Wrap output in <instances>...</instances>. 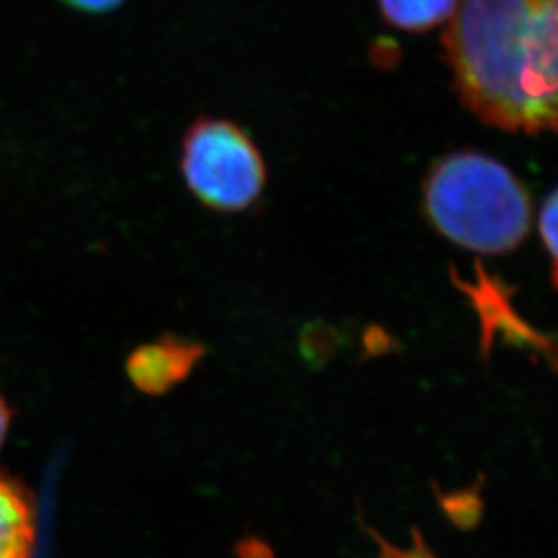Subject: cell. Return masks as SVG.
<instances>
[{"label": "cell", "mask_w": 558, "mask_h": 558, "mask_svg": "<svg viewBox=\"0 0 558 558\" xmlns=\"http://www.w3.org/2000/svg\"><path fill=\"white\" fill-rule=\"evenodd\" d=\"M385 21L405 32H427L452 16L459 0H378Z\"/></svg>", "instance_id": "cell-6"}, {"label": "cell", "mask_w": 558, "mask_h": 558, "mask_svg": "<svg viewBox=\"0 0 558 558\" xmlns=\"http://www.w3.org/2000/svg\"><path fill=\"white\" fill-rule=\"evenodd\" d=\"M35 508L24 486L0 474V558H33Z\"/></svg>", "instance_id": "cell-5"}, {"label": "cell", "mask_w": 558, "mask_h": 558, "mask_svg": "<svg viewBox=\"0 0 558 558\" xmlns=\"http://www.w3.org/2000/svg\"><path fill=\"white\" fill-rule=\"evenodd\" d=\"M10 409L5 405V401L0 398V445L4 441L5 434H8V427H10Z\"/></svg>", "instance_id": "cell-9"}, {"label": "cell", "mask_w": 558, "mask_h": 558, "mask_svg": "<svg viewBox=\"0 0 558 558\" xmlns=\"http://www.w3.org/2000/svg\"><path fill=\"white\" fill-rule=\"evenodd\" d=\"M557 192H551L548 199L543 205L541 216H538V232H541V239H543L544 246L548 250L549 258L554 263V269L557 268Z\"/></svg>", "instance_id": "cell-7"}, {"label": "cell", "mask_w": 558, "mask_h": 558, "mask_svg": "<svg viewBox=\"0 0 558 558\" xmlns=\"http://www.w3.org/2000/svg\"><path fill=\"white\" fill-rule=\"evenodd\" d=\"M558 0H459L442 48L464 106L502 131H555Z\"/></svg>", "instance_id": "cell-1"}, {"label": "cell", "mask_w": 558, "mask_h": 558, "mask_svg": "<svg viewBox=\"0 0 558 558\" xmlns=\"http://www.w3.org/2000/svg\"><path fill=\"white\" fill-rule=\"evenodd\" d=\"M423 197L437 232L472 252H513L532 227L526 189L505 165L485 154L456 153L437 161Z\"/></svg>", "instance_id": "cell-2"}, {"label": "cell", "mask_w": 558, "mask_h": 558, "mask_svg": "<svg viewBox=\"0 0 558 558\" xmlns=\"http://www.w3.org/2000/svg\"><path fill=\"white\" fill-rule=\"evenodd\" d=\"M63 4L71 5L74 10L89 11V13H104L111 11L125 0H62Z\"/></svg>", "instance_id": "cell-8"}, {"label": "cell", "mask_w": 558, "mask_h": 558, "mask_svg": "<svg viewBox=\"0 0 558 558\" xmlns=\"http://www.w3.org/2000/svg\"><path fill=\"white\" fill-rule=\"evenodd\" d=\"M183 175L195 197L217 211H241L258 199L266 167L243 129L227 120H199L183 142Z\"/></svg>", "instance_id": "cell-3"}, {"label": "cell", "mask_w": 558, "mask_h": 558, "mask_svg": "<svg viewBox=\"0 0 558 558\" xmlns=\"http://www.w3.org/2000/svg\"><path fill=\"white\" fill-rule=\"evenodd\" d=\"M201 353L197 343L165 337L136 349L126 362V373L137 389L147 395H161L189 376Z\"/></svg>", "instance_id": "cell-4"}]
</instances>
